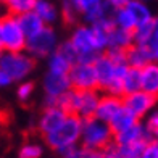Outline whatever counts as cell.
<instances>
[{"label": "cell", "mask_w": 158, "mask_h": 158, "mask_svg": "<svg viewBox=\"0 0 158 158\" xmlns=\"http://www.w3.org/2000/svg\"><path fill=\"white\" fill-rule=\"evenodd\" d=\"M113 23L116 27L119 29H124L129 32H134V29L137 27V21H135L134 15L131 13V10L127 8H119V10H114L113 13Z\"/></svg>", "instance_id": "cell-22"}, {"label": "cell", "mask_w": 158, "mask_h": 158, "mask_svg": "<svg viewBox=\"0 0 158 158\" xmlns=\"http://www.w3.org/2000/svg\"><path fill=\"white\" fill-rule=\"evenodd\" d=\"M95 68L98 74V89L105 94L111 95H124L123 81L131 68L127 64L126 52L123 50H106L105 53L98 55L95 60Z\"/></svg>", "instance_id": "cell-1"}, {"label": "cell", "mask_w": 158, "mask_h": 158, "mask_svg": "<svg viewBox=\"0 0 158 158\" xmlns=\"http://www.w3.org/2000/svg\"><path fill=\"white\" fill-rule=\"evenodd\" d=\"M143 2H147V3H148V2H155V0H143Z\"/></svg>", "instance_id": "cell-38"}, {"label": "cell", "mask_w": 158, "mask_h": 158, "mask_svg": "<svg viewBox=\"0 0 158 158\" xmlns=\"http://www.w3.org/2000/svg\"><path fill=\"white\" fill-rule=\"evenodd\" d=\"M58 37L56 32L50 26H45L42 31L37 34L27 37L26 44V52L29 53L32 58H48L56 48H58Z\"/></svg>", "instance_id": "cell-8"}, {"label": "cell", "mask_w": 158, "mask_h": 158, "mask_svg": "<svg viewBox=\"0 0 158 158\" xmlns=\"http://www.w3.org/2000/svg\"><path fill=\"white\" fill-rule=\"evenodd\" d=\"M18 19H19V24H21V27H23V31H24V34L27 35V37H31V35L37 34L39 31H42V29L47 26L44 21H42V18H40L35 11L24 13V15L18 16Z\"/></svg>", "instance_id": "cell-19"}, {"label": "cell", "mask_w": 158, "mask_h": 158, "mask_svg": "<svg viewBox=\"0 0 158 158\" xmlns=\"http://www.w3.org/2000/svg\"><path fill=\"white\" fill-rule=\"evenodd\" d=\"M134 44H142V45H150L153 37V21L150 23L139 24L134 29Z\"/></svg>", "instance_id": "cell-26"}, {"label": "cell", "mask_w": 158, "mask_h": 158, "mask_svg": "<svg viewBox=\"0 0 158 158\" xmlns=\"http://www.w3.org/2000/svg\"><path fill=\"white\" fill-rule=\"evenodd\" d=\"M76 63H77V55L74 52V48L71 47L69 40L60 44V47L47 58L48 71L56 74H69L71 68Z\"/></svg>", "instance_id": "cell-11"}, {"label": "cell", "mask_w": 158, "mask_h": 158, "mask_svg": "<svg viewBox=\"0 0 158 158\" xmlns=\"http://www.w3.org/2000/svg\"><path fill=\"white\" fill-rule=\"evenodd\" d=\"M145 127L148 131V135L152 137V140L158 139V108H155L152 113L145 118Z\"/></svg>", "instance_id": "cell-30"}, {"label": "cell", "mask_w": 158, "mask_h": 158, "mask_svg": "<svg viewBox=\"0 0 158 158\" xmlns=\"http://www.w3.org/2000/svg\"><path fill=\"white\" fill-rule=\"evenodd\" d=\"M32 90H34V84L29 81H23L18 84V89H16V97L21 100V102H26L29 100L32 95Z\"/></svg>", "instance_id": "cell-31"}, {"label": "cell", "mask_w": 158, "mask_h": 158, "mask_svg": "<svg viewBox=\"0 0 158 158\" xmlns=\"http://www.w3.org/2000/svg\"><path fill=\"white\" fill-rule=\"evenodd\" d=\"M61 158H103V155L102 152H95V150H89L82 145H77L64 152Z\"/></svg>", "instance_id": "cell-27"}, {"label": "cell", "mask_w": 158, "mask_h": 158, "mask_svg": "<svg viewBox=\"0 0 158 158\" xmlns=\"http://www.w3.org/2000/svg\"><path fill=\"white\" fill-rule=\"evenodd\" d=\"M114 143V132L108 123L98 118H87L82 119V134H81V145L102 152Z\"/></svg>", "instance_id": "cell-5"}, {"label": "cell", "mask_w": 158, "mask_h": 158, "mask_svg": "<svg viewBox=\"0 0 158 158\" xmlns=\"http://www.w3.org/2000/svg\"><path fill=\"white\" fill-rule=\"evenodd\" d=\"M123 108H124L123 97L111 95V94H103L102 98H100L95 118H98V119H102V121H105V123L110 124V121L116 116Z\"/></svg>", "instance_id": "cell-15"}, {"label": "cell", "mask_w": 158, "mask_h": 158, "mask_svg": "<svg viewBox=\"0 0 158 158\" xmlns=\"http://www.w3.org/2000/svg\"><path fill=\"white\" fill-rule=\"evenodd\" d=\"M113 10H119V8H126V6L132 2V0H106Z\"/></svg>", "instance_id": "cell-35"}, {"label": "cell", "mask_w": 158, "mask_h": 158, "mask_svg": "<svg viewBox=\"0 0 158 158\" xmlns=\"http://www.w3.org/2000/svg\"><path fill=\"white\" fill-rule=\"evenodd\" d=\"M69 44L77 55V61L95 63L98 55H102L97 48V42H95V35H94V31H92V26H89V24L77 26L71 32Z\"/></svg>", "instance_id": "cell-7"}, {"label": "cell", "mask_w": 158, "mask_h": 158, "mask_svg": "<svg viewBox=\"0 0 158 158\" xmlns=\"http://www.w3.org/2000/svg\"><path fill=\"white\" fill-rule=\"evenodd\" d=\"M123 89H124V95L134 94V92H137V90H142L140 69H137V68H129L127 69V73L124 76V81H123Z\"/></svg>", "instance_id": "cell-25"}, {"label": "cell", "mask_w": 158, "mask_h": 158, "mask_svg": "<svg viewBox=\"0 0 158 158\" xmlns=\"http://www.w3.org/2000/svg\"><path fill=\"white\" fill-rule=\"evenodd\" d=\"M153 142H155V143H156V145H158V139H155V140H153Z\"/></svg>", "instance_id": "cell-39"}, {"label": "cell", "mask_w": 158, "mask_h": 158, "mask_svg": "<svg viewBox=\"0 0 158 158\" xmlns=\"http://www.w3.org/2000/svg\"><path fill=\"white\" fill-rule=\"evenodd\" d=\"M142 76V90L158 98V61L148 63L140 69Z\"/></svg>", "instance_id": "cell-17"}, {"label": "cell", "mask_w": 158, "mask_h": 158, "mask_svg": "<svg viewBox=\"0 0 158 158\" xmlns=\"http://www.w3.org/2000/svg\"><path fill=\"white\" fill-rule=\"evenodd\" d=\"M69 79L73 89L77 90H94L98 89V74L95 63L77 61L69 71Z\"/></svg>", "instance_id": "cell-9"}, {"label": "cell", "mask_w": 158, "mask_h": 158, "mask_svg": "<svg viewBox=\"0 0 158 158\" xmlns=\"http://www.w3.org/2000/svg\"><path fill=\"white\" fill-rule=\"evenodd\" d=\"M127 8L131 10V13L134 15L135 21H137V26L143 24V23H150V21H153V18H155L150 5L147 2H143V0H132V2L127 5Z\"/></svg>", "instance_id": "cell-21"}, {"label": "cell", "mask_w": 158, "mask_h": 158, "mask_svg": "<svg viewBox=\"0 0 158 158\" xmlns=\"http://www.w3.org/2000/svg\"><path fill=\"white\" fill-rule=\"evenodd\" d=\"M34 69V58L26 52H3L0 56V85L8 87L21 81Z\"/></svg>", "instance_id": "cell-2"}, {"label": "cell", "mask_w": 158, "mask_h": 158, "mask_svg": "<svg viewBox=\"0 0 158 158\" xmlns=\"http://www.w3.org/2000/svg\"><path fill=\"white\" fill-rule=\"evenodd\" d=\"M27 35L19 24L18 16L6 15L0 19V48L2 52H23L26 50Z\"/></svg>", "instance_id": "cell-6"}, {"label": "cell", "mask_w": 158, "mask_h": 158, "mask_svg": "<svg viewBox=\"0 0 158 158\" xmlns=\"http://www.w3.org/2000/svg\"><path fill=\"white\" fill-rule=\"evenodd\" d=\"M148 47L153 50V53L158 50V15L153 18V37H152V42H150Z\"/></svg>", "instance_id": "cell-34"}, {"label": "cell", "mask_w": 158, "mask_h": 158, "mask_svg": "<svg viewBox=\"0 0 158 158\" xmlns=\"http://www.w3.org/2000/svg\"><path fill=\"white\" fill-rule=\"evenodd\" d=\"M68 114L63 108H60L58 105H53V106H45L44 111L40 113V116L37 119V129L39 132L44 135H48L50 132H53L55 129H58L64 119L68 118Z\"/></svg>", "instance_id": "cell-13"}, {"label": "cell", "mask_w": 158, "mask_h": 158, "mask_svg": "<svg viewBox=\"0 0 158 158\" xmlns=\"http://www.w3.org/2000/svg\"><path fill=\"white\" fill-rule=\"evenodd\" d=\"M153 55H155V61H158V50H156V52H155Z\"/></svg>", "instance_id": "cell-37"}, {"label": "cell", "mask_w": 158, "mask_h": 158, "mask_svg": "<svg viewBox=\"0 0 158 158\" xmlns=\"http://www.w3.org/2000/svg\"><path fill=\"white\" fill-rule=\"evenodd\" d=\"M34 11L42 18V21L45 24H53L60 16V11L56 10V6L53 3H50L48 0H37Z\"/></svg>", "instance_id": "cell-23"}, {"label": "cell", "mask_w": 158, "mask_h": 158, "mask_svg": "<svg viewBox=\"0 0 158 158\" xmlns=\"http://www.w3.org/2000/svg\"><path fill=\"white\" fill-rule=\"evenodd\" d=\"M3 3H5L10 15L21 16V15H24V13L34 11L37 0H3Z\"/></svg>", "instance_id": "cell-24"}, {"label": "cell", "mask_w": 158, "mask_h": 158, "mask_svg": "<svg viewBox=\"0 0 158 158\" xmlns=\"http://www.w3.org/2000/svg\"><path fill=\"white\" fill-rule=\"evenodd\" d=\"M18 156L19 158H40L42 156V147L35 142H26L21 145Z\"/></svg>", "instance_id": "cell-29"}, {"label": "cell", "mask_w": 158, "mask_h": 158, "mask_svg": "<svg viewBox=\"0 0 158 158\" xmlns=\"http://www.w3.org/2000/svg\"><path fill=\"white\" fill-rule=\"evenodd\" d=\"M156 97L147 94L143 90H137L134 94H127L123 97L124 102V108H127L134 116L140 118H147L150 113L156 108Z\"/></svg>", "instance_id": "cell-12"}, {"label": "cell", "mask_w": 158, "mask_h": 158, "mask_svg": "<svg viewBox=\"0 0 158 158\" xmlns=\"http://www.w3.org/2000/svg\"><path fill=\"white\" fill-rule=\"evenodd\" d=\"M100 98H102V95L98 94V89H94V90L71 89L58 100L56 105L69 114H77L79 118L87 119V118L95 116Z\"/></svg>", "instance_id": "cell-3"}, {"label": "cell", "mask_w": 158, "mask_h": 158, "mask_svg": "<svg viewBox=\"0 0 158 158\" xmlns=\"http://www.w3.org/2000/svg\"><path fill=\"white\" fill-rule=\"evenodd\" d=\"M152 142V137L148 135V131L143 123L134 124L132 127L126 129V131L114 134V143L119 147H131V145H137V143H148Z\"/></svg>", "instance_id": "cell-14"}, {"label": "cell", "mask_w": 158, "mask_h": 158, "mask_svg": "<svg viewBox=\"0 0 158 158\" xmlns=\"http://www.w3.org/2000/svg\"><path fill=\"white\" fill-rule=\"evenodd\" d=\"M60 15L63 16L64 23H74L76 18L79 16V11H77V8H76V5H74L73 0H63Z\"/></svg>", "instance_id": "cell-28"}, {"label": "cell", "mask_w": 158, "mask_h": 158, "mask_svg": "<svg viewBox=\"0 0 158 158\" xmlns=\"http://www.w3.org/2000/svg\"><path fill=\"white\" fill-rule=\"evenodd\" d=\"M137 123H139V118L134 116V114L129 111L127 108H123L116 114V116L110 121V126H111L114 134H119V132L126 131V129L132 127L134 124H137Z\"/></svg>", "instance_id": "cell-20"}, {"label": "cell", "mask_w": 158, "mask_h": 158, "mask_svg": "<svg viewBox=\"0 0 158 158\" xmlns=\"http://www.w3.org/2000/svg\"><path fill=\"white\" fill-rule=\"evenodd\" d=\"M119 152H121V158H140V155H134V153H129L126 152L124 148L119 147Z\"/></svg>", "instance_id": "cell-36"}, {"label": "cell", "mask_w": 158, "mask_h": 158, "mask_svg": "<svg viewBox=\"0 0 158 158\" xmlns=\"http://www.w3.org/2000/svg\"><path fill=\"white\" fill-rule=\"evenodd\" d=\"M76 8L79 11V16H82L84 13H87L89 10H92L94 6H97L102 0H73Z\"/></svg>", "instance_id": "cell-32"}, {"label": "cell", "mask_w": 158, "mask_h": 158, "mask_svg": "<svg viewBox=\"0 0 158 158\" xmlns=\"http://www.w3.org/2000/svg\"><path fill=\"white\" fill-rule=\"evenodd\" d=\"M140 158H158V145L153 140L143 148V152L140 153Z\"/></svg>", "instance_id": "cell-33"}, {"label": "cell", "mask_w": 158, "mask_h": 158, "mask_svg": "<svg viewBox=\"0 0 158 158\" xmlns=\"http://www.w3.org/2000/svg\"><path fill=\"white\" fill-rule=\"evenodd\" d=\"M81 134H82V118H79L77 114H68L64 123L58 129H55L53 132L45 135L44 140L52 150L63 155L69 148L81 145Z\"/></svg>", "instance_id": "cell-4"}, {"label": "cell", "mask_w": 158, "mask_h": 158, "mask_svg": "<svg viewBox=\"0 0 158 158\" xmlns=\"http://www.w3.org/2000/svg\"><path fill=\"white\" fill-rule=\"evenodd\" d=\"M131 45H134V34L113 26L108 35V50H123V52H126Z\"/></svg>", "instance_id": "cell-18"}, {"label": "cell", "mask_w": 158, "mask_h": 158, "mask_svg": "<svg viewBox=\"0 0 158 158\" xmlns=\"http://www.w3.org/2000/svg\"><path fill=\"white\" fill-rule=\"evenodd\" d=\"M42 87H44L47 106H53L58 103V100L66 92L73 89V84H71L69 74H56V73H50L48 71L44 77Z\"/></svg>", "instance_id": "cell-10"}, {"label": "cell", "mask_w": 158, "mask_h": 158, "mask_svg": "<svg viewBox=\"0 0 158 158\" xmlns=\"http://www.w3.org/2000/svg\"><path fill=\"white\" fill-rule=\"evenodd\" d=\"M126 58H127V64L131 68L142 69V68H145L148 63L155 61V55H153V50L148 45L134 44L126 50Z\"/></svg>", "instance_id": "cell-16"}]
</instances>
